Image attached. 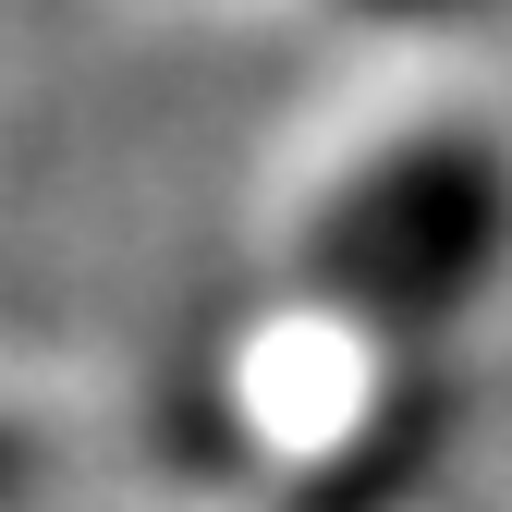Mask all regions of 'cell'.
I'll return each instance as SVG.
<instances>
[{
  "label": "cell",
  "instance_id": "cell-1",
  "mask_svg": "<svg viewBox=\"0 0 512 512\" xmlns=\"http://www.w3.org/2000/svg\"><path fill=\"white\" fill-rule=\"evenodd\" d=\"M500 220H512V171L476 135H427L403 159H378L354 196L317 220V293L391 317V330L452 317L476 293V269L500 256Z\"/></svg>",
  "mask_w": 512,
  "mask_h": 512
},
{
  "label": "cell",
  "instance_id": "cell-2",
  "mask_svg": "<svg viewBox=\"0 0 512 512\" xmlns=\"http://www.w3.org/2000/svg\"><path fill=\"white\" fill-rule=\"evenodd\" d=\"M452 427H464V391H452V378H403V391L305 476L293 512H391L403 488H427V464L452 452Z\"/></svg>",
  "mask_w": 512,
  "mask_h": 512
},
{
  "label": "cell",
  "instance_id": "cell-3",
  "mask_svg": "<svg viewBox=\"0 0 512 512\" xmlns=\"http://www.w3.org/2000/svg\"><path fill=\"white\" fill-rule=\"evenodd\" d=\"M25 488H37V439H25V427H0V512H13Z\"/></svg>",
  "mask_w": 512,
  "mask_h": 512
},
{
  "label": "cell",
  "instance_id": "cell-4",
  "mask_svg": "<svg viewBox=\"0 0 512 512\" xmlns=\"http://www.w3.org/2000/svg\"><path fill=\"white\" fill-rule=\"evenodd\" d=\"M378 13H415V25H439V13H500V0H378Z\"/></svg>",
  "mask_w": 512,
  "mask_h": 512
}]
</instances>
